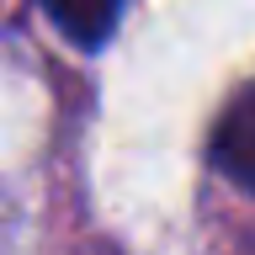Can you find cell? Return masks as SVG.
<instances>
[{
  "label": "cell",
  "mask_w": 255,
  "mask_h": 255,
  "mask_svg": "<svg viewBox=\"0 0 255 255\" xmlns=\"http://www.w3.org/2000/svg\"><path fill=\"white\" fill-rule=\"evenodd\" d=\"M43 11L75 48H101L123 21V0H43Z\"/></svg>",
  "instance_id": "2"
},
{
  "label": "cell",
  "mask_w": 255,
  "mask_h": 255,
  "mask_svg": "<svg viewBox=\"0 0 255 255\" xmlns=\"http://www.w3.org/2000/svg\"><path fill=\"white\" fill-rule=\"evenodd\" d=\"M207 159H213V170L229 175L234 186L255 191V85H245V91L218 112V123L207 133Z\"/></svg>",
  "instance_id": "1"
}]
</instances>
